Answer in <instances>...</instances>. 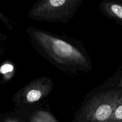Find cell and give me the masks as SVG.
<instances>
[{
    "mask_svg": "<svg viewBox=\"0 0 122 122\" xmlns=\"http://www.w3.org/2000/svg\"><path fill=\"white\" fill-rule=\"evenodd\" d=\"M27 33L37 51L56 65L82 71L91 68L89 58L72 44L33 27Z\"/></svg>",
    "mask_w": 122,
    "mask_h": 122,
    "instance_id": "cell-1",
    "label": "cell"
},
{
    "mask_svg": "<svg viewBox=\"0 0 122 122\" xmlns=\"http://www.w3.org/2000/svg\"><path fill=\"white\" fill-rule=\"evenodd\" d=\"M122 100V89L99 93L87 101L73 122L107 121Z\"/></svg>",
    "mask_w": 122,
    "mask_h": 122,
    "instance_id": "cell-2",
    "label": "cell"
},
{
    "mask_svg": "<svg viewBox=\"0 0 122 122\" xmlns=\"http://www.w3.org/2000/svg\"><path fill=\"white\" fill-rule=\"evenodd\" d=\"M83 0H43L37 1L27 16L38 21L67 23L74 16Z\"/></svg>",
    "mask_w": 122,
    "mask_h": 122,
    "instance_id": "cell-3",
    "label": "cell"
},
{
    "mask_svg": "<svg viewBox=\"0 0 122 122\" xmlns=\"http://www.w3.org/2000/svg\"><path fill=\"white\" fill-rule=\"evenodd\" d=\"M52 89V82L47 77L39 78L31 82L17 95L20 103L32 104L47 96Z\"/></svg>",
    "mask_w": 122,
    "mask_h": 122,
    "instance_id": "cell-4",
    "label": "cell"
},
{
    "mask_svg": "<svg viewBox=\"0 0 122 122\" xmlns=\"http://www.w3.org/2000/svg\"><path fill=\"white\" fill-rule=\"evenodd\" d=\"M100 8L107 17L122 25V4L112 1H102Z\"/></svg>",
    "mask_w": 122,
    "mask_h": 122,
    "instance_id": "cell-5",
    "label": "cell"
},
{
    "mask_svg": "<svg viewBox=\"0 0 122 122\" xmlns=\"http://www.w3.org/2000/svg\"><path fill=\"white\" fill-rule=\"evenodd\" d=\"M30 122H57V121L48 112L38 111L32 115Z\"/></svg>",
    "mask_w": 122,
    "mask_h": 122,
    "instance_id": "cell-6",
    "label": "cell"
},
{
    "mask_svg": "<svg viewBox=\"0 0 122 122\" xmlns=\"http://www.w3.org/2000/svg\"><path fill=\"white\" fill-rule=\"evenodd\" d=\"M104 122H122V100L116 107L110 118Z\"/></svg>",
    "mask_w": 122,
    "mask_h": 122,
    "instance_id": "cell-7",
    "label": "cell"
},
{
    "mask_svg": "<svg viewBox=\"0 0 122 122\" xmlns=\"http://www.w3.org/2000/svg\"><path fill=\"white\" fill-rule=\"evenodd\" d=\"M14 71V66L10 63H5L0 68V73L3 75H7Z\"/></svg>",
    "mask_w": 122,
    "mask_h": 122,
    "instance_id": "cell-8",
    "label": "cell"
},
{
    "mask_svg": "<svg viewBox=\"0 0 122 122\" xmlns=\"http://www.w3.org/2000/svg\"><path fill=\"white\" fill-rule=\"evenodd\" d=\"M0 20H2V22L4 23V24L7 27H10V23L8 21V19L1 11H0Z\"/></svg>",
    "mask_w": 122,
    "mask_h": 122,
    "instance_id": "cell-9",
    "label": "cell"
},
{
    "mask_svg": "<svg viewBox=\"0 0 122 122\" xmlns=\"http://www.w3.org/2000/svg\"><path fill=\"white\" fill-rule=\"evenodd\" d=\"M117 86L119 87V88H122V74L121 76H120V79H119V82H118V84H117Z\"/></svg>",
    "mask_w": 122,
    "mask_h": 122,
    "instance_id": "cell-10",
    "label": "cell"
},
{
    "mask_svg": "<svg viewBox=\"0 0 122 122\" xmlns=\"http://www.w3.org/2000/svg\"><path fill=\"white\" fill-rule=\"evenodd\" d=\"M14 122V121H8V122Z\"/></svg>",
    "mask_w": 122,
    "mask_h": 122,
    "instance_id": "cell-11",
    "label": "cell"
}]
</instances>
